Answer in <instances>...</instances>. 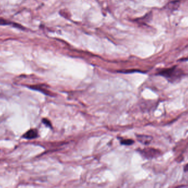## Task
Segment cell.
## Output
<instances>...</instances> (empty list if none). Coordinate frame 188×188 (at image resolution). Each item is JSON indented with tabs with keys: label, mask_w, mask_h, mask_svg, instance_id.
I'll return each mask as SVG.
<instances>
[{
	"label": "cell",
	"mask_w": 188,
	"mask_h": 188,
	"mask_svg": "<svg viewBox=\"0 0 188 188\" xmlns=\"http://www.w3.org/2000/svg\"><path fill=\"white\" fill-rule=\"evenodd\" d=\"M157 74L164 77L169 82L174 83L179 81L184 76V73L180 69H178L177 66H174L162 69L158 72Z\"/></svg>",
	"instance_id": "obj_1"
},
{
	"label": "cell",
	"mask_w": 188,
	"mask_h": 188,
	"mask_svg": "<svg viewBox=\"0 0 188 188\" xmlns=\"http://www.w3.org/2000/svg\"><path fill=\"white\" fill-rule=\"evenodd\" d=\"M142 156L145 157L146 159H151L156 158L161 154V152L158 150L152 149V148H147L140 151Z\"/></svg>",
	"instance_id": "obj_2"
},
{
	"label": "cell",
	"mask_w": 188,
	"mask_h": 188,
	"mask_svg": "<svg viewBox=\"0 0 188 188\" xmlns=\"http://www.w3.org/2000/svg\"><path fill=\"white\" fill-rule=\"evenodd\" d=\"M37 137H38V132L36 129H30L26 133H25L23 136V138L28 140L36 139Z\"/></svg>",
	"instance_id": "obj_3"
},
{
	"label": "cell",
	"mask_w": 188,
	"mask_h": 188,
	"mask_svg": "<svg viewBox=\"0 0 188 188\" xmlns=\"http://www.w3.org/2000/svg\"><path fill=\"white\" fill-rule=\"evenodd\" d=\"M137 139L143 145H148L150 144L151 141L152 140V137L148 135H139L136 136Z\"/></svg>",
	"instance_id": "obj_4"
},
{
	"label": "cell",
	"mask_w": 188,
	"mask_h": 188,
	"mask_svg": "<svg viewBox=\"0 0 188 188\" xmlns=\"http://www.w3.org/2000/svg\"><path fill=\"white\" fill-rule=\"evenodd\" d=\"M134 142V141L131 140V139H126V140H121V141L122 145H127V146L131 145L132 144H133Z\"/></svg>",
	"instance_id": "obj_5"
},
{
	"label": "cell",
	"mask_w": 188,
	"mask_h": 188,
	"mask_svg": "<svg viewBox=\"0 0 188 188\" xmlns=\"http://www.w3.org/2000/svg\"><path fill=\"white\" fill-rule=\"evenodd\" d=\"M13 25V23L12 22H11L8 21L7 20H4L2 18H0V25Z\"/></svg>",
	"instance_id": "obj_6"
},
{
	"label": "cell",
	"mask_w": 188,
	"mask_h": 188,
	"mask_svg": "<svg viewBox=\"0 0 188 188\" xmlns=\"http://www.w3.org/2000/svg\"><path fill=\"white\" fill-rule=\"evenodd\" d=\"M42 123L46 125V126H49V127H51V124L50 123V121L47 119H42Z\"/></svg>",
	"instance_id": "obj_7"
},
{
	"label": "cell",
	"mask_w": 188,
	"mask_h": 188,
	"mask_svg": "<svg viewBox=\"0 0 188 188\" xmlns=\"http://www.w3.org/2000/svg\"><path fill=\"white\" fill-rule=\"evenodd\" d=\"M184 172H188V163L186 165V166L184 167Z\"/></svg>",
	"instance_id": "obj_8"
}]
</instances>
